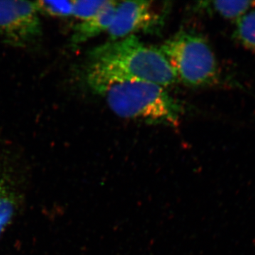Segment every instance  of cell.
I'll use <instances>...</instances> for the list:
<instances>
[{
    "mask_svg": "<svg viewBox=\"0 0 255 255\" xmlns=\"http://www.w3.org/2000/svg\"><path fill=\"white\" fill-rule=\"evenodd\" d=\"M89 60L165 88L178 82L159 48L147 46L135 35L95 47L90 52Z\"/></svg>",
    "mask_w": 255,
    "mask_h": 255,
    "instance_id": "7a4b0ae2",
    "label": "cell"
},
{
    "mask_svg": "<svg viewBox=\"0 0 255 255\" xmlns=\"http://www.w3.org/2000/svg\"><path fill=\"white\" fill-rule=\"evenodd\" d=\"M110 2L107 0H78L73 1V17L80 22L87 21L100 12Z\"/></svg>",
    "mask_w": 255,
    "mask_h": 255,
    "instance_id": "8fae6325",
    "label": "cell"
},
{
    "mask_svg": "<svg viewBox=\"0 0 255 255\" xmlns=\"http://www.w3.org/2000/svg\"><path fill=\"white\" fill-rule=\"evenodd\" d=\"M35 1L0 0V37L11 46L25 47L42 35Z\"/></svg>",
    "mask_w": 255,
    "mask_h": 255,
    "instance_id": "5b68a950",
    "label": "cell"
},
{
    "mask_svg": "<svg viewBox=\"0 0 255 255\" xmlns=\"http://www.w3.org/2000/svg\"><path fill=\"white\" fill-rule=\"evenodd\" d=\"M40 14L50 17L65 18L73 17V1H35Z\"/></svg>",
    "mask_w": 255,
    "mask_h": 255,
    "instance_id": "30bf717a",
    "label": "cell"
},
{
    "mask_svg": "<svg viewBox=\"0 0 255 255\" xmlns=\"http://www.w3.org/2000/svg\"><path fill=\"white\" fill-rule=\"evenodd\" d=\"M85 81L121 118L171 127L179 124L182 107L165 87L92 62Z\"/></svg>",
    "mask_w": 255,
    "mask_h": 255,
    "instance_id": "6da1fadb",
    "label": "cell"
},
{
    "mask_svg": "<svg viewBox=\"0 0 255 255\" xmlns=\"http://www.w3.org/2000/svg\"><path fill=\"white\" fill-rule=\"evenodd\" d=\"M12 168L0 158V238L16 219L21 199Z\"/></svg>",
    "mask_w": 255,
    "mask_h": 255,
    "instance_id": "8992f818",
    "label": "cell"
},
{
    "mask_svg": "<svg viewBox=\"0 0 255 255\" xmlns=\"http://www.w3.org/2000/svg\"><path fill=\"white\" fill-rule=\"evenodd\" d=\"M117 3L118 1H110L95 16L78 23L70 38L72 46H79L101 33H107L113 21Z\"/></svg>",
    "mask_w": 255,
    "mask_h": 255,
    "instance_id": "52a82bcc",
    "label": "cell"
},
{
    "mask_svg": "<svg viewBox=\"0 0 255 255\" xmlns=\"http://www.w3.org/2000/svg\"><path fill=\"white\" fill-rule=\"evenodd\" d=\"M196 9L216 14L226 19L238 18L255 9V1H203L195 5Z\"/></svg>",
    "mask_w": 255,
    "mask_h": 255,
    "instance_id": "ba28073f",
    "label": "cell"
},
{
    "mask_svg": "<svg viewBox=\"0 0 255 255\" xmlns=\"http://www.w3.org/2000/svg\"><path fill=\"white\" fill-rule=\"evenodd\" d=\"M168 10L150 1H118L110 29L109 41H116L139 32L157 33L163 27Z\"/></svg>",
    "mask_w": 255,
    "mask_h": 255,
    "instance_id": "277c9868",
    "label": "cell"
},
{
    "mask_svg": "<svg viewBox=\"0 0 255 255\" xmlns=\"http://www.w3.org/2000/svg\"><path fill=\"white\" fill-rule=\"evenodd\" d=\"M178 81L191 87L215 85L220 80L219 64L205 38L192 31H181L159 47Z\"/></svg>",
    "mask_w": 255,
    "mask_h": 255,
    "instance_id": "3957f363",
    "label": "cell"
},
{
    "mask_svg": "<svg viewBox=\"0 0 255 255\" xmlns=\"http://www.w3.org/2000/svg\"><path fill=\"white\" fill-rule=\"evenodd\" d=\"M236 23L235 39L255 55V9L238 18Z\"/></svg>",
    "mask_w": 255,
    "mask_h": 255,
    "instance_id": "9c48e42d",
    "label": "cell"
}]
</instances>
